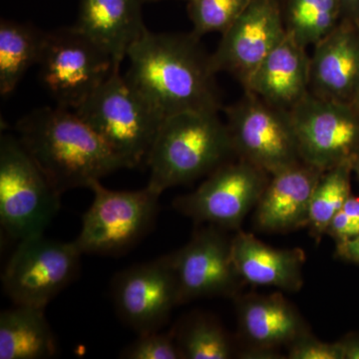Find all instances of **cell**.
Returning <instances> with one entry per match:
<instances>
[{"label": "cell", "instance_id": "cell-25", "mask_svg": "<svg viewBox=\"0 0 359 359\" xmlns=\"http://www.w3.org/2000/svg\"><path fill=\"white\" fill-rule=\"evenodd\" d=\"M176 334L183 358L228 359L231 358L230 340L218 323L205 318H194Z\"/></svg>", "mask_w": 359, "mask_h": 359}, {"label": "cell", "instance_id": "cell-29", "mask_svg": "<svg viewBox=\"0 0 359 359\" xmlns=\"http://www.w3.org/2000/svg\"><path fill=\"white\" fill-rule=\"evenodd\" d=\"M327 235L334 238L337 244L351 240L359 235V228L344 210H340L328 224Z\"/></svg>", "mask_w": 359, "mask_h": 359}, {"label": "cell", "instance_id": "cell-2", "mask_svg": "<svg viewBox=\"0 0 359 359\" xmlns=\"http://www.w3.org/2000/svg\"><path fill=\"white\" fill-rule=\"evenodd\" d=\"M18 138L60 195L127 169L74 110L41 107L16 124Z\"/></svg>", "mask_w": 359, "mask_h": 359}, {"label": "cell", "instance_id": "cell-8", "mask_svg": "<svg viewBox=\"0 0 359 359\" xmlns=\"http://www.w3.org/2000/svg\"><path fill=\"white\" fill-rule=\"evenodd\" d=\"M233 154L269 176L302 162L290 111L254 94L224 110Z\"/></svg>", "mask_w": 359, "mask_h": 359}, {"label": "cell", "instance_id": "cell-22", "mask_svg": "<svg viewBox=\"0 0 359 359\" xmlns=\"http://www.w3.org/2000/svg\"><path fill=\"white\" fill-rule=\"evenodd\" d=\"M47 32L16 21L0 22V93L11 95L26 72L39 65Z\"/></svg>", "mask_w": 359, "mask_h": 359}, {"label": "cell", "instance_id": "cell-34", "mask_svg": "<svg viewBox=\"0 0 359 359\" xmlns=\"http://www.w3.org/2000/svg\"><path fill=\"white\" fill-rule=\"evenodd\" d=\"M353 105L359 111V84L358 90H356L355 95H354Z\"/></svg>", "mask_w": 359, "mask_h": 359}, {"label": "cell", "instance_id": "cell-31", "mask_svg": "<svg viewBox=\"0 0 359 359\" xmlns=\"http://www.w3.org/2000/svg\"><path fill=\"white\" fill-rule=\"evenodd\" d=\"M344 347V359H359V335L341 340Z\"/></svg>", "mask_w": 359, "mask_h": 359}, {"label": "cell", "instance_id": "cell-5", "mask_svg": "<svg viewBox=\"0 0 359 359\" xmlns=\"http://www.w3.org/2000/svg\"><path fill=\"white\" fill-rule=\"evenodd\" d=\"M60 194L18 136L0 138V224L20 241L42 235L60 210Z\"/></svg>", "mask_w": 359, "mask_h": 359}, {"label": "cell", "instance_id": "cell-33", "mask_svg": "<svg viewBox=\"0 0 359 359\" xmlns=\"http://www.w3.org/2000/svg\"><path fill=\"white\" fill-rule=\"evenodd\" d=\"M341 6L342 18L354 21L359 11V0H339Z\"/></svg>", "mask_w": 359, "mask_h": 359}, {"label": "cell", "instance_id": "cell-24", "mask_svg": "<svg viewBox=\"0 0 359 359\" xmlns=\"http://www.w3.org/2000/svg\"><path fill=\"white\" fill-rule=\"evenodd\" d=\"M353 173V165L346 164L332 168L321 175L311 198L308 224L309 231L316 240L327 235L328 224L351 195Z\"/></svg>", "mask_w": 359, "mask_h": 359}, {"label": "cell", "instance_id": "cell-7", "mask_svg": "<svg viewBox=\"0 0 359 359\" xmlns=\"http://www.w3.org/2000/svg\"><path fill=\"white\" fill-rule=\"evenodd\" d=\"M40 80L56 106L76 110L120 69L100 45L76 26L47 32L39 63Z\"/></svg>", "mask_w": 359, "mask_h": 359}, {"label": "cell", "instance_id": "cell-9", "mask_svg": "<svg viewBox=\"0 0 359 359\" xmlns=\"http://www.w3.org/2000/svg\"><path fill=\"white\" fill-rule=\"evenodd\" d=\"M82 255L74 242L44 233L21 240L2 273L4 292L13 304L45 309L73 282Z\"/></svg>", "mask_w": 359, "mask_h": 359}, {"label": "cell", "instance_id": "cell-36", "mask_svg": "<svg viewBox=\"0 0 359 359\" xmlns=\"http://www.w3.org/2000/svg\"><path fill=\"white\" fill-rule=\"evenodd\" d=\"M354 22H355L356 26H358V28L359 29V11L358 14H356L355 18H354Z\"/></svg>", "mask_w": 359, "mask_h": 359}, {"label": "cell", "instance_id": "cell-12", "mask_svg": "<svg viewBox=\"0 0 359 359\" xmlns=\"http://www.w3.org/2000/svg\"><path fill=\"white\" fill-rule=\"evenodd\" d=\"M112 297L118 316L137 334L160 330L181 304L169 255L118 273Z\"/></svg>", "mask_w": 359, "mask_h": 359}, {"label": "cell", "instance_id": "cell-14", "mask_svg": "<svg viewBox=\"0 0 359 359\" xmlns=\"http://www.w3.org/2000/svg\"><path fill=\"white\" fill-rule=\"evenodd\" d=\"M223 229H201L170 261L178 283L181 304L200 297L231 295L243 282L231 257V238Z\"/></svg>", "mask_w": 359, "mask_h": 359}, {"label": "cell", "instance_id": "cell-3", "mask_svg": "<svg viewBox=\"0 0 359 359\" xmlns=\"http://www.w3.org/2000/svg\"><path fill=\"white\" fill-rule=\"evenodd\" d=\"M219 112L188 111L165 118L146 161L148 185L162 193L211 174L233 154Z\"/></svg>", "mask_w": 359, "mask_h": 359}, {"label": "cell", "instance_id": "cell-1", "mask_svg": "<svg viewBox=\"0 0 359 359\" xmlns=\"http://www.w3.org/2000/svg\"><path fill=\"white\" fill-rule=\"evenodd\" d=\"M126 59L127 81L164 119L188 111L221 109L211 55L193 32L147 29L130 47Z\"/></svg>", "mask_w": 359, "mask_h": 359}, {"label": "cell", "instance_id": "cell-4", "mask_svg": "<svg viewBox=\"0 0 359 359\" xmlns=\"http://www.w3.org/2000/svg\"><path fill=\"white\" fill-rule=\"evenodd\" d=\"M124 163L146 164L164 118L129 84L120 69L74 110Z\"/></svg>", "mask_w": 359, "mask_h": 359}, {"label": "cell", "instance_id": "cell-17", "mask_svg": "<svg viewBox=\"0 0 359 359\" xmlns=\"http://www.w3.org/2000/svg\"><path fill=\"white\" fill-rule=\"evenodd\" d=\"M311 57L290 34L255 71L245 92L266 103L290 111L309 91Z\"/></svg>", "mask_w": 359, "mask_h": 359}, {"label": "cell", "instance_id": "cell-30", "mask_svg": "<svg viewBox=\"0 0 359 359\" xmlns=\"http://www.w3.org/2000/svg\"><path fill=\"white\" fill-rule=\"evenodd\" d=\"M337 256L351 263L359 264V235L337 244Z\"/></svg>", "mask_w": 359, "mask_h": 359}, {"label": "cell", "instance_id": "cell-35", "mask_svg": "<svg viewBox=\"0 0 359 359\" xmlns=\"http://www.w3.org/2000/svg\"><path fill=\"white\" fill-rule=\"evenodd\" d=\"M353 173H355L356 177H358V179L359 180V159L354 163Z\"/></svg>", "mask_w": 359, "mask_h": 359}, {"label": "cell", "instance_id": "cell-20", "mask_svg": "<svg viewBox=\"0 0 359 359\" xmlns=\"http://www.w3.org/2000/svg\"><path fill=\"white\" fill-rule=\"evenodd\" d=\"M241 332L256 348L273 349L309 334L297 309L280 294L250 295L238 302Z\"/></svg>", "mask_w": 359, "mask_h": 359}, {"label": "cell", "instance_id": "cell-37", "mask_svg": "<svg viewBox=\"0 0 359 359\" xmlns=\"http://www.w3.org/2000/svg\"><path fill=\"white\" fill-rule=\"evenodd\" d=\"M145 2H156V1H161V0H144Z\"/></svg>", "mask_w": 359, "mask_h": 359}, {"label": "cell", "instance_id": "cell-18", "mask_svg": "<svg viewBox=\"0 0 359 359\" xmlns=\"http://www.w3.org/2000/svg\"><path fill=\"white\" fill-rule=\"evenodd\" d=\"M144 0H80L76 27L107 52L121 67L130 47L148 29Z\"/></svg>", "mask_w": 359, "mask_h": 359}, {"label": "cell", "instance_id": "cell-23", "mask_svg": "<svg viewBox=\"0 0 359 359\" xmlns=\"http://www.w3.org/2000/svg\"><path fill=\"white\" fill-rule=\"evenodd\" d=\"M283 9L287 34L302 46L318 44L339 25V0H287Z\"/></svg>", "mask_w": 359, "mask_h": 359}, {"label": "cell", "instance_id": "cell-26", "mask_svg": "<svg viewBox=\"0 0 359 359\" xmlns=\"http://www.w3.org/2000/svg\"><path fill=\"white\" fill-rule=\"evenodd\" d=\"M250 0H188V14L193 33L201 37L208 33L223 34L238 20Z\"/></svg>", "mask_w": 359, "mask_h": 359}, {"label": "cell", "instance_id": "cell-13", "mask_svg": "<svg viewBox=\"0 0 359 359\" xmlns=\"http://www.w3.org/2000/svg\"><path fill=\"white\" fill-rule=\"evenodd\" d=\"M280 0H250L222 34L211 55L212 68L230 73L245 88L255 71L287 36Z\"/></svg>", "mask_w": 359, "mask_h": 359}, {"label": "cell", "instance_id": "cell-16", "mask_svg": "<svg viewBox=\"0 0 359 359\" xmlns=\"http://www.w3.org/2000/svg\"><path fill=\"white\" fill-rule=\"evenodd\" d=\"M323 174L302 161L271 175L256 205L257 230L285 233L308 226L311 198Z\"/></svg>", "mask_w": 359, "mask_h": 359}, {"label": "cell", "instance_id": "cell-19", "mask_svg": "<svg viewBox=\"0 0 359 359\" xmlns=\"http://www.w3.org/2000/svg\"><path fill=\"white\" fill-rule=\"evenodd\" d=\"M233 266L243 282L297 292L302 289L306 257L301 249H275L250 233L231 238Z\"/></svg>", "mask_w": 359, "mask_h": 359}, {"label": "cell", "instance_id": "cell-10", "mask_svg": "<svg viewBox=\"0 0 359 359\" xmlns=\"http://www.w3.org/2000/svg\"><path fill=\"white\" fill-rule=\"evenodd\" d=\"M302 162L327 171L359 159V111L309 91L290 110Z\"/></svg>", "mask_w": 359, "mask_h": 359}, {"label": "cell", "instance_id": "cell-32", "mask_svg": "<svg viewBox=\"0 0 359 359\" xmlns=\"http://www.w3.org/2000/svg\"><path fill=\"white\" fill-rule=\"evenodd\" d=\"M342 210L353 219V223L359 228V198L351 195L346 200Z\"/></svg>", "mask_w": 359, "mask_h": 359}, {"label": "cell", "instance_id": "cell-15", "mask_svg": "<svg viewBox=\"0 0 359 359\" xmlns=\"http://www.w3.org/2000/svg\"><path fill=\"white\" fill-rule=\"evenodd\" d=\"M313 47L309 91L321 98L353 104L359 84V29L355 22L342 18Z\"/></svg>", "mask_w": 359, "mask_h": 359}, {"label": "cell", "instance_id": "cell-6", "mask_svg": "<svg viewBox=\"0 0 359 359\" xmlns=\"http://www.w3.org/2000/svg\"><path fill=\"white\" fill-rule=\"evenodd\" d=\"M91 205L74 241L82 254L116 256L132 249L155 223L161 194L146 186L137 191H113L100 181L90 186Z\"/></svg>", "mask_w": 359, "mask_h": 359}, {"label": "cell", "instance_id": "cell-27", "mask_svg": "<svg viewBox=\"0 0 359 359\" xmlns=\"http://www.w3.org/2000/svg\"><path fill=\"white\" fill-rule=\"evenodd\" d=\"M120 358L125 359H179L183 358L174 330L139 334L138 339L124 347Z\"/></svg>", "mask_w": 359, "mask_h": 359}, {"label": "cell", "instance_id": "cell-11", "mask_svg": "<svg viewBox=\"0 0 359 359\" xmlns=\"http://www.w3.org/2000/svg\"><path fill=\"white\" fill-rule=\"evenodd\" d=\"M269 176L244 160L226 161L209 174L197 190L177 198L173 205L195 223L237 230L256 208Z\"/></svg>", "mask_w": 359, "mask_h": 359}, {"label": "cell", "instance_id": "cell-28", "mask_svg": "<svg viewBox=\"0 0 359 359\" xmlns=\"http://www.w3.org/2000/svg\"><path fill=\"white\" fill-rule=\"evenodd\" d=\"M287 358L290 359H344L341 340L330 344L306 334L290 344Z\"/></svg>", "mask_w": 359, "mask_h": 359}, {"label": "cell", "instance_id": "cell-21", "mask_svg": "<svg viewBox=\"0 0 359 359\" xmlns=\"http://www.w3.org/2000/svg\"><path fill=\"white\" fill-rule=\"evenodd\" d=\"M56 353L44 309L14 304L0 314V359H47Z\"/></svg>", "mask_w": 359, "mask_h": 359}]
</instances>
